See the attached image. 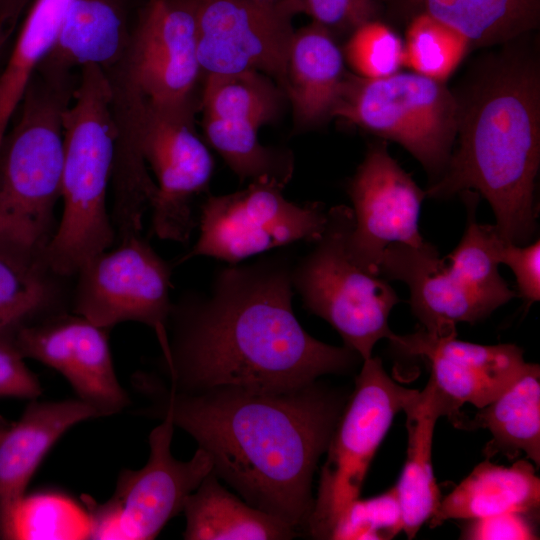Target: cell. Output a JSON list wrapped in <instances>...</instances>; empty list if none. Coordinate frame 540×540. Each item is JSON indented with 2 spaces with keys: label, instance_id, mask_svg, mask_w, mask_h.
<instances>
[{
  "label": "cell",
  "instance_id": "44dd1931",
  "mask_svg": "<svg viewBox=\"0 0 540 540\" xmlns=\"http://www.w3.org/2000/svg\"><path fill=\"white\" fill-rule=\"evenodd\" d=\"M126 0H71L52 48L38 72L67 79L72 68L119 62L129 49Z\"/></svg>",
  "mask_w": 540,
  "mask_h": 540
},
{
  "label": "cell",
  "instance_id": "9c48e42d",
  "mask_svg": "<svg viewBox=\"0 0 540 540\" xmlns=\"http://www.w3.org/2000/svg\"><path fill=\"white\" fill-rule=\"evenodd\" d=\"M121 150L143 160L155 176L151 229L159 239L186 243L198 226L193 200L208 188L214 162L193 126V108L131 109Z\"/></svg>",
  "mask_w": 540,
  "mask_h": 540
},
{
  "label": "cell",
  "instance_id": "e575fe53",
  "mask_svg": "<svg viewBox=\"0 0 540 540\" xmlns=\"http://www.w3.org/2000/svg\"><path fill=\"white\" fill-rule=\"evenodd\" d=\"M41 383L26 365L14 335L0 333V398L38 399Z\"/></svg>",
  "mask_w": 540,
  "mask_h": 540
},
{
  "label": "cell",
  "instance_id": "d6a6232c",
  "mask_svg": "<svg viewBox=\"0 0 540 540\" xmlns=\"http://www.w3.org/2000/svg\"><path fill=\"white\" fill-rule=\"evenodd\" d=\"M403 530L395 486L367 500H356L331 539H391Z\"/></svg>",
  "mask_w": 540,
  "mask_h": 540
},
{
  "label": "cell",
  "instance_id": "7402d4cb",
  "mask_svg": "<svg viewBox=\"0 0 540 540\" xmlns=\"http://www.w3.org/2000/svg\"><path fill=\"white\" fill-rule=\"evenodd\" d=\"M344 62L334 35L323 26L312 21L294 31L284 88L299 123L314 124L331 116L347 73Z\"/></svg>",
  "mask_w": 540,
  "mask_h": 540
},
{
  "label": "cell",
  "instance_id": "8d00e7d4",
  "mask_svg": "<svg viewBox=\"0 0 540 540\" xmlns=\"http://www.w3.org/2000/svg\"><path fill=\"white\" fill-rule=\"evenodd\" d=\"M472 540H531L537 535L527 515L507 512L472 519L462 537Z\"/></svg>",
  "mask_w": 540,
  "mask_h": 540
},
{
  "label": "cell",
  "instance_id": "277c9868",
  "mask_svg": "<svg viewBox=\"0 0 540 540\" xmlns=\"http://www.w3.org/2000/svg\"><path fill=\"white\" fill-rule=\"evenodd\" d=\"M115 100L104 69L83 67L63 118L62 216L44 251L55 275L76 274L114 242L107 191L120 134Z\"/></svg>",
  "mask_w": 540,
  "mask_h": 540
},
{
  "label": "cell",
  "instance_id": "484cf974",
  "mask_svg": "<svg viewBox=\"0 0 540 540\" xmlns=\"http://www.w3.org/2000/svg\"><path fill=\"white\" fill-rule=\"evenodd\" d=\"M186 540H285L298 532L222 486L211 471L187 497Z\"/></svg>",
  "mask_w": 540,
  "mask_h": 540
},
{
  "label": "cell",
  "instance_id": "603a6c76",
  "mask_svg": "<svg viewBox=\"0 0 540 540\" xmlns=\"http://www.w3.org/2000/svg\"><path fill=\"white\" fill-rule=\"evenodd\" d=\"M540 504V480L534 467L520 460L510 467L486 460L443 500L429 519L436 527L446 520H472L507 512L525 515Z\"/></svg>",
  "mask_w": 540,
  "mask_h": 540
},
{
  "label": "cell",
  "instance_id": "6da1fadb",
  "mask_svg": "<svg viewBox=\"0 0 540 540\" xmlns=\"http://www.w3.org/2000/svg\"><path fill=\"white\" fill-rule=\"evenodd\" d=\"M292 266L283 257L219 270L206 294L173 304L160 372L175 392L217 388L285 392L343 373L359 357L309 335L293 309Z\"/></svg>",
  "mask_w": 540,
  "mask_h": 540
},
{
  "label": "cell",
  "instance_id": "4316f807",
  "mask_svg": "<svg viewBox=\"0 0 540 540\" xmlns=\"http://www.w3.org/2000/svg\"><path fill=\"white\" fill-rule=\"evenodd\" d=\"M51 275L43 253L0 235V333L58 313Z\"/></svg>",
  "mask_w": 540,
  "mask_h": 540
},
{
  "label": "cell",
  "instance_id": "ab89813d",
  "mask_svg": "<svg viewBox=\"0 0 540 540\" xmlns=\"http://www.w3.org/2000/svg\"><path fill=\"white\" fill-rule=\"evenodd\" d=\"M259 1H265V2H277L279 0H259Z\"/></svg>",
  "mask_w": 540,
  "mask_h": 540
},
{
  "label": "cell",
  "instance_id": "ac0fdd59",
  "mask_svg": "<svg viewBox=\"0 0 540 540\" xmlns=\"http://www.w3.org/2000/svg\"><path fill=\"white\" fill-rule=\"evenodd\" d=\"M393 343L430 361L428 383L455 419L465 403L481 409L495 400L527 364L516 345H480L457 340L456 335L432 336L423 329L413 335H398Z\"/></svg>",
  "mask_w": 540,
  "mask_h": 540
},
{
  "label": "cell",
  "instance_id": "52a82bcc",
  "mask_svg": "<svg viewBox=\"0 0 540 540\" xmlns=\"http://www.w3.org/2000/svg\"><path fill=\"white\" fill-rule=\"evenodd\" d=\"M458 111L457 97L445 82L415 72L383 78L347 72L331 116L397 142L435 181L453 151Z\"/></svg>",
  "mask_w": 540,
  "mask_h": 540
},
{
  "label": "cell",
  "instance_id": "7c38bea8",
  "mask_svg": "<svg viewBox=\"0 0 540 540\" xmlns=\"http://www.w3.org/2000/svg\"><path fill=\"white\" fill-rule=\"evenodd\" d=\"M76 274L73 313L107 330L128 321L145 324L167 353L172 268L140 234L121 239Z\"/></svg>",
  "mask_w": 540,
  "mask_h": 540
},
{
  "label": "cell",
  "instance_id": "d590c367",
  "mask_svg": "<svg viewBox=\"0 0 540 540\" xmlns=\"http://www.w3.org/2000/svg\"><path fill=\"white\" fill-rule=\"evenodd\" d=\"M495 258L515 275L519 293L528 303L540 299V241L525 245L505 243L499 238Z\"/></svg>",
  "mask_w": 540,
  "mask_h": 540
},
{
  "label": "cell",
  "instance_id": "f35d334b",
  "mask_svg": "<svg viewBox=\"0 0 540 540\" xmlns=\"http://www.w3.org/2000/svg\"><path fill=\"white\" fill-rule=\"evenodd\" d=\"M8 425L9 424L6 423L5 420L0 418V440H1L2 436L4 435Z\"/></svg>",
  "mask_w": 540,
  "mask_h": 540
},
{
  "label": "cell",
  "instance_id": "9a60e30c",
  "mask_svg": "<svg viewBox=\"0 0 540 540\" xmlns=\"http://www.w3.org/2000/svg\"><path fill=\"white\" fill-rule=\"evenodd\" d=\"M197 57L206 74L257 71L283 87L294 28L277 2L191 0Z\"/></svg>",
  "mask_w": 540,
  "mask_h": 540
},
{
  "label": "cell",
  "instance_id": "f1b7e54d",
  "mask_svg": "<svg viewBox=\"0 0 540 540\" xmlns=\"http://www.w3.org/2000/svg\"><path fill=\"white\" fill-rule=\"evenodd\" d=\"M71 0H33L0 71V145L52 48Z\"/></svg>",
  "mask_w": 540,
  "mask_h": 540
},
{
  "label": "cell",
  "instance_id": "836d02e7",
  "mask_svg": "<svg viewBox=\"0 0 540 540\" xmlns=\"http://www.w3.org/2000/svg\"><path fill=\"white\" fill-rule=\"evenodd\" d=\"M277 3L292 17L305 14L313 22L334 32H350L377 19L376 0H279Z\"/></svg>",
  "mask_w": 540,
  "mask_h": 540
},
{
  "label": "cell",
  "instance_id": "ba28073f",
  "mask_svg": "<svg viewBox=\"0 0 540 540\" xmlns=\"http://www.w3.org/2000/svg\"><path fill=\"white\" fill-rule=\"evenodd\" d=\"M419 391L395 382L379 358L363 361L355 389L329 440L317 496L305 529L315 539H331L334 530L359 499L370 463L395 415Z\"/></svg>",
  "mask_w": 540,
  "mask_h": 540
},
{
  "label": "cell",
  "instance_id": "d4e9b609",
  "mask_svg": "<svg viewBox=\"0 0 540 540\" xmlns=\"http://www.w3.org/2000/svg\"><path fill=\"white\" fill-rule=\"evenodd\" d=\"M408 17L429 15L461 33L470 46L507 43L536 29L540 0H389Z\"/></svg>",
  "mask_w": 540,
  "mask_h": 540
},
{
  "label": "cell",
  "instance_id": "cb8c5ba5",
  "mask_svg": "<svg viewBox=\"0 0 540 540\" xmlns=\"http://www.w3.org/2000/svg\"><path fill=\"white\" fill-rule=\"evenodd\" d=\"M403 411L407 416V457L395 488L402 511V531L412 539L441 501L433 473L432 439L437 419L449 412L429 383Z\"/></svg>",
  "mask_w": 540,
  "mask_h": 540
},
{
  "label": "cell",
  "instance_id": "8992f818",
  "mask_svg": "<svg viewBox=\"0 0 540 540\" xmlns=\"http://www.w3.org/2000/svg\"><path fill=\"white\" fill-rule=\"evenodd\" d=\"M353 220L352 208L345 205L327 212L315 247L292 267V284L304 307L326 320L344 346L364 361L379 340L396 341L388 318L399 298L385 278L363 270L350 257L347 238Z\"/></svg>",
  "mask_w": 540,
  "mask_h": 540
},
{
  "label": "cell",
  "instance_id": "2e32d148",
  "mask_svg": "<svg viewBox=\"0 0 540 540\" xmlns=\"http://www.w3.org/2000/svg\"><path fill=\"white\" fill-rule=\"evenodd\" d=\"M353 226L347 238L352 260L380 276L386 248L393 243L420 247L423 191L390 156L385 143L372 144L348 185Z\"/></svg>",
  "mask_w": 540,
  "mask_h": 540
},
{
  "label": "cell",
  "instance_id": "3957f363",
  "mask_svg": "<svg viewBox=\"0 0 540 540\" xmlns=\"http://www.w3.org/2000/svg\"><path fill=\"white\" fill-rule=\"evenodd\" d=\"M457 100V148L425 195L444 199L473 190L489 202L505 243L528 244L537 221L539 66L519 53L502 55Z\"/></svg>",
  "mask_w": 540,
  "mask_h": 540
},
{
  "label": "cell",
  "instance_id": "d6986e66",
  "mask_svg": "<svg viewBox=\"0 0 540 540\" xmlns=\"http://www.w3.org/2000/svg\"><path fill=\"white\" fill-rule=\"evenodd\" d=\"M379 270L385 279L408 286L411 309L432 336L456 335V323H475L498 308L470 287L426 241L420 247L390 244Z\"/></svg>",
  "mask_w": 540,
  "mask_h": 540
},
{
  "label": "cell",
  "instance_id": "74e56055",
  "mask_svg": "<svg viewBox=\"0 0 540 540\" xmlns=\"http://www.w3.org/2000/svg\"><path fill=\"white\" fill-rule=\"evenodd\" d=\"M30 0H0V29L13 32Z\"/></svg>",
  "mask_w": 540,
  "mask_h": 540
},
{
  "label": "cell",
  "instance_id": "4fadbf2b",
  "mask_svg": "<svg viewBox=\"0 0 540 540\" xmlns=\"http://www.w3.org/2000/svg\"><path fill=\"white\" fill-rule=\"evenodd\" d=\"M280 100L263 73L206 74L200 105L204 134L241 180L268 175L287 184L292 176L291 157L258 141L259 128L277 116Z\"/></svg>",
  "mask_w": 540,
  "mask_h": 540
},
{
  "label": "cell",
  "instance_id": "e0dca14e",
  "mask_svg": "<svg viewBox=\"0 0 540 540\" xmlns=\"http://www.w3.org/2000/svg\"><path fill=\"white\" fill-rule=\"evenodd\" d=\"M14 340L25 359L59 372L76 397L100 417L118 414L130 405L115 371L107 329L75 313H55L20 328Z\"/></svg>",
  "mask_w": 540,
  "mask_h": 540
},
{
  "label": "cell",
  "instance_id": "ffe728a7",
  "mask_svg": "<svg viewBox=\"0 0 540 540\" xmlns=\"http://www.w3.org/2000/svg\"><path fill=\"white\" fill-rule=\"evenodd\" d=\"M100 417L77 397L31 400L20 419L8 425L0 440V539L6 540L13 516L47 453L73 426Z\"/></svg>",
  "mask_w": 540,
  "mask_h": 540
},
{
  "label": "cell",
  "instance_id": "83f0119b",
  "mask_svg": "<svg viewBox=\"0 0 540 540\" xmlns=\"http://www.w3.org/2000/svg\"><path fill=\"white\" fill-rule=\"evenodd\" d=\"M471 425L487 428L493 439L487 455L503 452L509 459L524 452L540 464V368L527 363L518 377L491 403L480 409Z\"/></svg>",
  "mask_w": 540,
  "mask_h": 540
},
{
  "label": "cell",
  "instance_id": "5bb4252c",
  "mask_svg": "<svg viewBox=\"0 0 540 540\" xmlns=\"http://www.w3.org/2000/svg\"><path fill=\"white\" fill-rule=\"evenodd\" d=\"M127 55L131 108H194L193 93L202 70L191 0H151Z\"/></svg>",
  "mask_w": 540,
  "mask_h": 540
},
{
  "label": "cell",
  "instance_id": "4dcf8cb0",
  "mask_svg": "<svg viewBox=\"0 0 540 540\" xmlns=\"http://www.w3.org/2000/svg\"><path fill=\"white\" fill-rule=\"evenodd\" d=\"M404 65L413 72L445 82L471 47L457 30L426 14L408 19Z\"/></svg>",
  "mask_w": 540,
  "mask_h": 540
},
{
  "label": "cell",
  "instance_id": "30bf717a",
  "mask_svg": "<svg viewBox=\"0 0 540 540\" xmlns=\"http://www.w3.org/2000/svg\"><path fill=\"white\" fill-rule=\"evenodd\" d=\"M285 185L264 175L243 190L209 196L200 208L199 238L182 261L207 256L238 264L273 248L318 240L327 212L319 202L288 201Z\"/></svg>",
  "mask_w": 540,
  "mask_h": 540
},
{
  "label": "cell",
  "instance_id": "f546056e",
  "mask_svg": "<svg viewBox=\"0 0 540 540\" xmlns=\"http://www.w3.org/2000/svg\"><path fill=\"white\" fill-rule=\"evenodd\" d=\"M476 205L477 199L469 197L463 237L457 247L444 258L470 287L500 307L514 298L516 293L509 288L498 271L495 249L500 237L493 225L477 223Z\"/></svg>",
  "mask_w": 540,
  "mask_h": 540
},
{
  "label": "cell",
  "instance_id": "1f68e13d",
  "mask_svg": "<svg viewBox=\"0 0 540 540\" xmlns=\"http://www.w3.org/2000/svg\"><path fill=\"white\" fill-rule=\"evenodd\" d=\"M343 55L355 74L383 78L404 65L403 40L390 26L373 19L350 34Z\"/></svg>",
  "mask_w": 540,
  "mask_h": 540
},
{
  "label": "cell",
  "instance_id": "7a4b0ae2",
  "mask_svg": "<svg viewBox=\"0 0 540 540\" xmlns=\"http://www.w3.org/2000/svg\"><path fill=\"white\" fill-rule=\"evenodd\" d=\"M132 381L149 402L143 413L188 433L219 480L253 507L305 529L313 475L344 408L339 395L317 381L285 392L198 393L172 391L143 371Z\"/></svg>",
  "mask_w": 540,
  "mask_h": 540
},
{
  "label": "cell",
  "instance_id": "5b68a950",
  "mask_svg": "<svg viewBox=\"0 0 540 540\" xmlns=\"http://www.w3.org/2000/svg\"><path fill=\"white\" fill-rule=\"evenodd\" d=\"M33 79L0 145V235L44 254L57 224L69 79Z\"/></svg>",
  "mask_w": 540,
  "mask_h": 540
},
{
  "label": "cell",
  "instance_id": "8fae6325",
  "mask_svg": "<svg viewBox=\"0 0 540 540\" xmlns=\"http://www.w3.org/2000/svg\"><path fill=\"white\" fill-rule=\"evenodd\" d=\"M160 421L149 434L145 465L137 470L123 469L112 497L88 506V538H156L212 471L211 459L201 448L190 460L176 459L171 452L175 426L168 417Z\"/></svg>",
  "mask_w": 540,
  "mask_h": 540
}]
</instances>
